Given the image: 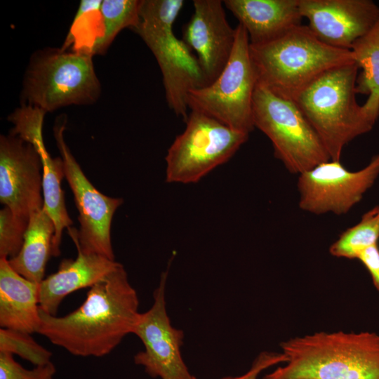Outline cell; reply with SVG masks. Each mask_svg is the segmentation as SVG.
<instances>
[{"mask_svg": "<svg viewBox=\"0 0 379 379\" xmlns=\"http://www.w3.org/2000/svg\"><path fill=\"white\" fill-rule=\"evenodd\" d=\"M138 307L137 292L120 263L89 288L73 312L58 317L40 310L37 333L74 356L103 357L132 333L140 314Z\"/></svg>", "mask_w": 379, "mask_h": 379, "instance_id": "cell-1", "label": "cell"}, {"mask_svg": "<svg viewBox=\"0 0 379 379\" xmlns=\"http://www.w3.org/2000/svg\"><path fill=\"white\" fill-rule=\"evenodd\" d=\"M284 365L262 379H379V334L317 332L280 343Z\"/></svg>", "mask_w": 379, "mask_h": 379, "instance_id": "cell-2", "label": "cell"}, {"mask_svg": "<svg viewBox=\"0 0 379 379\" xmlns=\"http://www.w3.org/2000/svg\"><path fill=\"white\" fill-rule=\"evenodd\" d=\"M250 55L258 84L291 100L323 72L354 62L351 50L323 43L302 24L271 41L250 44Z\"/></svg>", "mask_w": 379, "mask_h": 379, "instance_id": "cell-3", "label": "cell"}, {"mask_svg": "<svg viewBox=\"0 0 379 379\" xmlns=\"http://www.w3.org/2000/svg\"><path fill=\"white\" fill-rule=\"evenodd\" d=\"M358 72L355 62L333 67L293 98L333 161H340L344 147L375 125L356 100Z\"/></svg>", "mask_w": 379, "mask_h": 379, "instance_id": "cell-4", "label": "cell"}, {"mask_svg": "<svg viewBox=\"0 0 379 379\" xmlns=\"http://www.w3.org/2000/svg\"><path fill=\"white\" fill-rule=\"evenodd\" d=\"M93 55L86 48L73 51L46 47L33 53L26 67L20 105L52 112L69 105H88L101 95Z\"/></svg>", "mask_w": 379, "mask_h": 379, "instance_id": "cell-5", "label": "cell"}, {"mask_svg": "<svg viewBox=\"0 0 379 379\" xmlns=\"http://www.w3.org/2000/svg\"><path fill=\"white\" fill-rule=\"evenodd\" d=\"M184 4L182 0H140L139 21L131 30L157 61L169 108L185 121L189 92L206 86V81L197 56L173 31Z\"/></svg>", "mask_w": 379, "mask_h": 379, "instance_id": "cell-6", "label": "cell"}, {"mask_svg": "<svg viewBox=\"0 0 379 379\" xmlns=\"http://www.w3.org/2000/svg\"><path fill=\"white\" fill-rule=\"evenodd\" d=\"M254 126L270 140L274 156L291 173L331 160L316 131L295 102L257 84L253 98Z\"/></svg>", "mask_w": 379, "mask_h": 379, "instance_id": "cell-7", "label": "cell"}, {"mask_svg": "<svg viewBox=\"0 0 379 379\" xmlns=\"http://www.w3.org/2000/svg\"><path fill=\"white\" fill-rule=\"evenodd\" d=\"M257 84L248 35L244 27L238 24L228 62L214 81L189 92L188 108L249 134L255 128L253 98Z\"/></svg>", "mask_w": 379, "mask_h": 379, "instance_id": "cell-8", "label": "cell"}, {"mask_svg": "<svg viewBox=\"0 0 379 379\" xmlns=\"http://www.w3.org/2000/svg\"><path fill=\"white\" fill-rule=\"evenodd\" d=\"M185 122L166 157L168 182H198L227 161L248 138V134L197 111L192 110Z\"/></svg>", "mask_w": 379, "mask_h": 379, "instance_id": "cell-9", "label": "cell"}, {"mask_svg": "<svg viewBox=\"0 0 379 379\" xmlns=\"http://www.w3.org/2000/svg\"><path fill=\"white\" fill-rule=\"evenodd\" d=\"M66 124V114L58 117L53 125V135L63 161L65 177L79 211L80 228L78 230L69 227L68 234L76 248L83 253L98 254L115 260L111 242V225L123 199L103 194L89 181L65 142Z\"/></svg>", "mask_w": 379, "mask_h": 379, "instance_id": "cell-10", "label": "cell"}, {"mask_svg": "<svg viewBox=\"0 0 379 379\" xmlns=\"http://www.w3.org/2000/svg\"><path fill=\"white\" fill-rule=\"evenodd\" d=\"M378 176L379 154L357 171L347 170L340 161L322 162L299 175V207L316 215L345 214L361 200Z\"/></svg>", "mask_w": 379, "mask_h": 379, "instance_id": "cell-11", "label": "cell"}, {"mask_svg": "<svg viewBox=\"0 0 379 379\" xmlns=\"http://www.w3.org/2000/svg\"><path fill=\"white\" fill-rule=\"evenodd\" d=\"M168 271L161 273L153 293L154 302L147 312L140 313L133 334L140 338L144 350L134 356L136 365L144 367L153 378L196 379L190 372L182 355L184 332L173 327L166 310L165 299Z\"/></svg>", "mask_w": 379, "mask_h": 379, "instance_id": "cell-12", "label": "cell"}, {"mask_svg": "<svg viewBox=\"0 0 379 379\" xmlns=\"http://www.w3.org/2000/svg\"><path fill=\"white\" fill-rule=\"evenodd\" d=\"M0 201L27 219L44 206L39 154L30 142L11 133L0 136Z\"/></svg>", "mask_w": 379, "mask_h": 379, "instance_id": "cell-13", "label": "cell"}, {"mask_svg": "<svg viewBox=\"0 0 379 379\" xmlns=\"http://www.w3.org/2000/svg\"><path fill=\"white\" fill-rule=\"evenodd\" d=\"M300 10L321 41L346 50L379 19V6L371 0H300Z\"/></svg>", "mask_w": 379, "mask_h": 379, "instance_id": "cell-14", "label": "cell"}, {"mask_svg": "<svg viewBox=\"0 0 379 379\" xmlns=\"http://www.w3.org/2000/svg\"><path fill=\"white\" fill-rule=\"evenodd\" d=\"M46 112L29 105H20L9 116L13 124L11 134L30 142L39 154L42 164L44 208L53 221L55 234L52 243V256L60 254V243L65 228L72 225L65 205L61 182L65 178L61 157L53 158L47 151L43 138V124Z\"/></svg>", "mask_w": 379, "mask_h": 379, "instance_id": "cell-15", "label": "cell"}, {"mask_svg": "<svg viewBox=\"0 0 379 379\" xmlns=\"http://www.w3.org/2000/svg\"><path fill=\"white\" fill-rule=\"evenodd\" d=\"M223 4L220 0H194L193 14L182 28V39L196 53L206 86L226 66L235 42L236 27L227 22Z\"/></svg>", "mask_w": 379, "mask_h": 379, "instance_id": "cell-16", "label": "cell"}, {"mask_svg": "<svg viewBox=\"0 0 379 379\" xmlns=\"http://www.w3.org/2000/svg\"><path fill=\"white\" fill-rule=\"evenodd\" d=\"M77 251L76 259H63L57 272L39 284V308L48 314L57 315L60 303L69 294L91 288L120 264L98 254Z\"/></svg>", "mask_w": 379, "mask_h": 379, "instance_id": "cell-17", "label": "cell"}, {"mask_svg": "<svg viewBox=\"0 0 379 379\" xmlns=\"http://www.w3.org/2000/svg\"><path fill=\"white\" fill-rule=\"evenodd\" d=\"M248 33L250 44L271 41L301 25L300 0H225Z\"/></svg>", "mask_w": 379, "mask_h": 379, "instance_id": "cell-18", "label": "cell"}, {"mask_svg": "<svg viewBox=\"0 0 379 379\" xmlns=\"http://www.w3.org/2000/svg\"><path fill=\"white\" fill-rule=\"evenodd\" d=\"M39 284L16 272L8 260L0 258V326L28 333L40 323Z\"/></svg>", "mask_w": 379, "mask_h": 379, "instance_id": "cell-19", "label": "cell"}, {"mask_svg": "<svg viewBox=\"0 0 379 379\" xmlns=\"http://www.w3.org/2000/svg\"><path fill=\"white\" fill-rule=\"evenodd\" d=\"M54 234L53 221L44 208L34 212L29 216L19 253L8 260L11 267L27 279L40 284L44 279L46 263L52 255Z\"/></svg>", "mask_w": 379, "mask_h": 379, "instance_id": "cell-20", "label": "cell"}, {"mask_svg": "<svg viewBox=\"0 0 379 379\" xmlns=\"http://www.w3.org/2000/svg\"><path fill=\"white\" fill-rule=\"evenodd\" d=\"M350 50L354 61L361 69L356 81V93L368 95L362 107L375 124L379 117V19Z\"/></svg>", "mask_w": 379, "mask_h": 379, "instance_id": "cell-21", "label": "cell"}, {"mask_svg": "<svg viewBox=\"0 0 379 379\" xmlns=\"http://www.w3.org/2000/svg\"><path fill=\"white\" fill-rule=\"evenodd\" d=\"M140 4V0H103L99 11L103 31L88 51L93 55L105 54L122 29H132L139 21Z\"/></svg>", "mask_w": 379, "mask_h": 379, "instance_id": "cell-22", "label": "cell"}, {"mask_svg": "<svg viewBox=\"0 0 379 379\" xmlns=\"http://www.w3.org/2000/svg\"><path fill=\"white\" fill-rule=\"evenodd\" d=\"M379 239V205L365 213L360 221L346 229L330 246V253L337 258L357 259L365 249Z\"/></svg>", "mask_w": 379, "mask_h": 379, "instance_id": "cell-23", "label": "cell"}, {"mask_svg": "<svg viewBox=\"0 0 379 379\" xmlns=\"http://www.w3.org/2000/svg\"><path fill=\"white\" fill-rule=\"evenodd\" d=\"M0 352L16 354L36 366L49 363L52 352L39 345L30 333L1 328Z\"/></svg>", "mask_w": 379, "mask_h": 379, "instance_id": "cell-24", "label": "cell"}, {"mask_svg": "<svg viewBox=\"0 0 379 379\" xmlns=\"http://www.w3.org/2000/svg\"><path fill=\"white\" fill-rule=\"evenodd\" d=\"M29 219L15 215L8 207L0 211V258L8 260L20 251Z\"/></svg>", "mask_w": 379, "mask_h": 379, "instance_id": "cell-25", "label": "cell"}, {"mask_svg": "<svg viewBox=\"0 0 379 379\" xmlns=\"http://www.w3.org/2000/svg\"><path fill=\"white\" fill-rule=\"evenodd\" d=\"M55 373L51 361L27 369L13 359L12 354L0 352V379H53Z\"/></svg>", "mask_w": 379, "mask_h": 379, "instance_id": "cell-26", "label": "cell"}, {"mask_svg": "<svg viewBox=\"0 0 379 379\" xmlns=\"http://www.w3.org/2000/svg\"><path fill=\"white\" fill-rule=\"evenodd\" d=\"M286 356L282 353L261 352L253 361L250 369L239 376H227L221 379H258V375L265 369L278 364H284Z\"/></svg>", "mask_w": 379, "mask_h": 379, "instance_id": "cell-27", "label": "cell"}, {"mask_svg": "<svg viewBox=\"0 0 379 379\" xmlns=\"http://www.w3.org/2000/svg\"><path fill=\"white\" fill-rule=\"evenodd\" d=\"M357 259L368 270L375 287L379 291V247L378 244L363 251Z\"/></svg>", "mask_w": 379, "mask_h": 379, "instance_id": "cell-28", "label": "cell"}, {"mask_svg": "<svg viewBox=\"0 0 379 379\" xmlns=\"http://www.w3.org/2000/svg\"><path fill=\"white\" fill-rule=\"evenodd\" d=\"M102 2V0H81L73 18L72 27L74 26L84 15L100 11Z\"/></svg>", "mask_w": 379, "mask_h": 379, "instance_id": "cell-29", "label": "cell"}]
</instances>
